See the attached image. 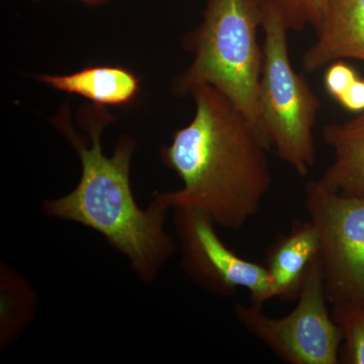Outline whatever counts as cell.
<instances>
[{
	"instance_id": "8",
	"label": "cell",
	"mask_w": 364,
	"mask_h": 364,
	"mask_svg": "<svg viewBox=\"0 0 364 364\" xmlns=\"http://www.w3.org/2000/svg\"><path fill=\"white\" fill-rule=\"evenodd\" d=\"M316 32L317 39L301 59L306 72L339 60L364 62V0H328Z\"/></svg>"
},
{
	"instance_id": "12",
	"label": "cell",
	"mask_w": 364,
	"mask_h": 364,
	"mask_svg": "<svg viewBox=\"0 0 364 364\" xmlns=\"http://www.w3.org/2000/svg\"><path fill=\"white\" fill-rule=\"evenodd\" d=\"M331 313L343 336L340 363L364 364V306L334 305Z\"/></svg>"
},
{
	"instance_id": "17",
	"label": "cell",
	"mask_w": 364,
	"mask_h": 364,
	"mask_svg": "<svg viewBox=\"0 0 364 364\" xmlns=\"http://www.w3.org/2000/svg\"><path fill=\"white\" fill-rule=\"evenodd\" d=\"M32 1H40V0H32ZM77 1L82 2V4H86V6H97L109 1V0H77Z\"/></svg>"
},
{
	"instance_id": "10",
	"label": "cell",
	"mask_w": 364,
	"mask_h": 364,
	"mask_svg": "<svg viewBox=\"0 0 364 364\" xmlns=\"http://www.w3.org/2000/svg\"><path fill=\"white\" fill-rule=\"evenodd\" d=\"M38 80L54 90L79 95L98 107H127L141 90V80L127 67L86 66L70 74H42Z\"/></svg>"
},
{
	"instance_id": "1",
	"label": "cell",
	"mask_w": 364,
	"mask_h": 364,
	"mask_svg": "<svg viewBox=\"0 0 364 364\" xmlns=\"http://www.w3.org/2000/svg\"><path fill=\"white\" fill-rule=\"evenodd\" d=\"M196 114L163 147L162 161L182 181L155 193L170 208H196L217 226L238 230L257 214L272 184L269 146L245 116L210 85L191 91Z\"/></svg>"
},
{
	"instance_id": "16",
	"label": "cell",
	"mask_w": 364,
	"mask_h": 364,
	"mask_svg": "<svg viewBox=\"0 0 364 364\" xmlns=\"http://www.w3.org/2000/svg\"><path fill=\"white\" fill-rule=\"evenodd\" d=\"M333 129L340 134L349 136H364V112L358 114L351 121L342 124H331Z\"/></svg>"
},
{
	"instance_id": "4",
	"label": "cell",
	"mask_w": 364,
	"mask_h": 364,
	"mask_svg": "<svg viewBox=\"0 0 364 364\" xmlns=\"http://www.w3.org/2000/svg\"><path fill=\"white\" fill-rule=\"evenodd\" d=\"M264 33L258 90L260 128L269 147L301 177L316 161L314 127L321 104L308 81L294 71L287 30L272 0H260Z\"/></svg>"
},
{
	"instance_id": "9",
	"label": "cell",
	"mask_w": 364,
	"mask_h": 364,
	"mask_svg": "<svg viewBox=\"0 0 364 364\" xmlns=\"http://www.w3.org/2000/svg\"><path fill=\"white\" fill-rule=\"evenodd\" d=\"M320 255V240L312 222L296 220L287 234H280L267 251L264 267L273 296L282 301L298 299L309 270Z\"/></svg>"
},
{
	"instance_id": "5",
	"label": "cell",
	"mask_w": 364,
	"mask_h": 364,
	"mask_svg": "<svg viewBox=\"0 0 364 364\" xmlns=\"http://www.w3.org/2000/svg\"><path fill=\"white\" fill-rule=\"evenodd\" d=\"M298 304L284 317L272 318L262 306H236L235 315L246 331L291 364H338L342 331L328 310L320 255L314 261Z\"/></svg>"
},
{
	"instance_id": "7",
	"label": "cell",
	"mask_w": 364,
	"mask_h": 364,
	"mask_svg": "<svg viewBox=\"0 0 364 364\" xmlns=\"http://www.w3.org/2000/svg\"><path fill=\"white\" fill-rule=\"evenodd\" d=\"M173 212L181 265L196 284L221 296L247 289L254 305L263 306L274 298L264 265L244 259L227 246L212 218L193 208L177 207Z\"/></svg>"
},
{
	"instance_id": "2",
	"label": "cell",
	"mask_w": 364,
	"mask_h": 364,
	"mask_svg": "<svg viewBox=\"0 0 364 364\" xmlns=\"http://www.w3.org/2000/svg\"><path fill=\"white\" fill-rule=\"evenodd\" d=\"M77 119L82 133L76 131L70 107L65 105L52 122L80 158V181L68 195L46 200L43 210L49 217L95 230L128 258L141 280L154 282L176 250L164 229L170 208L156 193L145 210L136 203L130 179L133 139L121 136L112 156L105 154L102 134L114 121L107 107L83 105Z\"/></svg>"
},
{
	"instance_id": "6",
	"label": "cell",
	"mask_w": 364,
	"mask_h": 364,
	"mask_svg": "<svg viewBox=\"0 0 364 364\" xmlns=\"http://www.w3.org/2000/svg\"><path fill=\"white\" fill-rule=\"evenodd\" d=\"M305 205L320 240L328 301L364 306V191L334 193L313 181Z\"/></svg>"
},
{
	"instance_id": "13",
	"label": "cell",
	"mask_w": 364,
	"mask_h": 364,
	"mask_svg": "<svg viewBox=\"0 0 364 364\" xmlns=\"http://www.w3.org/2000/svg\"><path fill=\"white\" fill-rule=\"evenodd\" d=\"M279 9L289 31H301L306 26L317 30L324 16L328 0H272Z\"/></svg>"
},
{
	"instance_id": "11",
	"label": "cell",
	"mask_w": 364,
	"mask_h": 364,
	"mask_svg": "<svg viewBox=\"0 0 364 364\" xmlns=\"http://www.w3.org/2000/svg\"><path fill=\"white\" fill-rule=\"evenodd\" d=\"M323 136L332 147L334 160L318 182L334 193L364 191V136L343 135L331 124L326 127Z\"/></svg>"
},
{
	"instance_id": "3",
	"label": "cell",
	"mask_w": 364,
	"mask_h": 364,
	"mask_svg": "<svg viewBox=\"0 0 364 364\" xmlns=\"http://www.w3.org/2000/svg\"><path fill=\"white\" fill-rule=\"evenodd\" d=\"M261 18L260 0H208L202 23L183 40L186 49L195 55L193 63L176 76L171 90L186 97L198 86H213L264 139L258 109Z\"/></svg>"
},
{
	"instance_id": "15",
	"label": "cell",
	"mask_w": 364,
	"mask_h": 364,
	"mask_svg": "<svg viewBox=\"0 0 364 364\" xmlns=\"http://www.w3.org/2000/svg\"><path fill=\"white\" fill-rule=\"evenodd\" d=\"M337 102L346 111L356 114L364 112V79L359 77Z\"/></svg>"
},
{
	"instance_id": "14",
	"label": "cell",
	"mask_w": 364,
	"mask_h": 364,
	"mask_svg": "<svg viewBox=\"0 0 364 364\" xmlns=\"http://www.w3.org/2000/svg\"><path fill=\"white\" fill-rule=\"evenodd\" d=\"M358 78V72L354 70V68L343 60H339L333 62L326 68L325 88L330 97L338 102Z\"/></svg>"
}]
</instances>
